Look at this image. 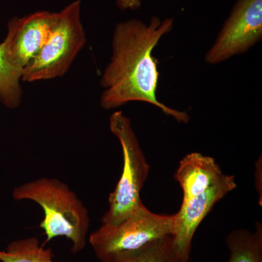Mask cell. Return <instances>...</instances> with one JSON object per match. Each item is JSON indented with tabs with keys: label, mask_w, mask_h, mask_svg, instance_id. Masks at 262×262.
Returning <instances> with one entry per match:
<instances>
[{
	"label": "cell",
	"mask_w": 262,
	"mask_h": 262,
	"mask_svg": "<svg viewBox=\"0 0 262 262\" xmlns=\"http://www.w3.org/2000/svg\"><path fill=\"white\" fill-rule=\"evenodd\" d=\"M223 175L214 158L192 152L181 160L174 177L182 188L184 201L206 192Z\"/></svg>",
	"instance_id": "cell-9"
},
{
	"label": "cell",
	"mask_w": 262,
	"mask_h": 262,
	"mask_svg": "<svg viewBox=\"0 0 262 262\" xmlns=\"http://www.w3.org/2000/svg\"><path fill=\"white\" fill-rule=\"evenodd\" d=\"M176 215L158 214L141 204L126 218L113 225H103L89 236V243L99 261L137 251L173 236Z\"/></svg>",
	"instance_id": "cell-5"
},
{
	"label": "cell",
	"mask_w": 262,
	"mask_h": 262,
	"mask_svg": "<svg viewBox=\"0 0 262 262\" xmlns=\"http://www.w3.org/2000/svg\"><path fill=\"white\" fill-rule=\"evenodd\" d=\"M99 262H189L174 246L173 236H167L137 251L120 253Z\"/></svg>",
	"instance_id": "cell-11"
},
{
	"label": "cell",
	"mask_w": 262,
	"mask_h": 262,
	"mask_svg": "<svg viewBox=\"0 0 262 262\" xmlns=\"http://www.w3.org/2000/svg\"><path fill=\"white\" fill-rule=\"evenodd\" d=\"M22 72L8 61L3 43L0 44V103L9 108L16 110L23 98Z\"/></svg>",
	"instance_id": "cell-13"
},
{
	"label": "cell",
	"mask_w": 262,
	"mask_h": 262,
	"mask_svg": "<svg viewBox=\"0 0 262 262\" xmlns=\"http://www.w3.org/2000/svg\"><path fill=\"white\" fill-rule=\"evenodd\" d=\"M228 262H262V226L256 222L254 232L235 229L227 236Z\"/></svg>",
	"instance_id": "cell-10"
},
{
	"label": "cell",
	"mask_w": 262,
	"mask_h": 262,
	"mask_svg": "<svg viewBox=\"0 0 262 262\" xmlns=\"http://www.w3.org/2000/svg\"><path fill=\"white\" fill-rule=\"evenodd\" d=\"M117 8L120 10H136L141 7V0H117Z\"/></svg>",
	"instance_id": "cell-14"
},
{
	"label": "cell",
	"mask_w": 262,
	"mask_h": 262,
	"mask_svg": "<svg viewBox=\"0 0 262 262\" xmlns=\"http://www.w3.org/2000/svg\"><path fill=\"white\" fill-rule=\"evenodd\" d=\"M255 178H256V189L260 196V206H261V184H260V181H261V158H258V161L256 163V171H255Z\"/></svg>",
	"instance_id": "cell-15"
},
{
	"label": "cell",
	"mask_w": 262,
	"mask_h": 262,
	"mask_svg": "<svg viewBox=\"0 0 262 262\" xmlns=\"http://www.w3.org/2000/svg\"><path fill=\"white\" fill-rule=\"evenodd\" d=\"M51 248H45L36 237L15 239L0 250V262H70L53 259Z\"/></svg>",
	"instance_id": "cell-12"
},
{
	"label": "cell",
	"mask_w": 262,
	"mask_h": 262,
	"mask_svg": "<svg viewBox=\"0 0 262 262\" xmlns=\"http://www.w3.org/2000/svg\"><path fill=\"white\" fill-rule=\"evenodd\" d=\"M262 37V0H237L205 59L217 64L246 53Z\"/></svg>",
	"instance_id": "cell-6"
},
{
	"label": "cell",
	"mask_w": 262,
	"mask_h": 262,
	"mask_svg": "<svg viewBox=\"0 0 262 262\" xmlns=\"http://www.w3.org/2000/svg\"><path fill=\"white\" fill-rule=\"evenodd\" d=\"M86 43L81 19V0H75L57 12L47 42L24 69L22 82H34L63 77Z\"/></svg>",
	"instance_id": "cell-4"
},
{
	"label": "cell",
	"mask_w": 262,
	"mask_h": 262,
	"mask_svg": "<svg viewBox=\"0 0 262 262\" xmlns=\"http://www.w3.org/2000/svg\"><path fill=\"white\" fill-rule=\"evenodd\" d=\"M237 187L234 176L224 173L206 192L188 201H182L176 213L174 246L183 257L190 259L193 237L196 229L217 202Z\"/></svg>",
	"instance_id": "cell-8"
},
{
	"label": "cell",
	"mask_w": 262,
	"mask_h": 262,
	"mask_svg": "<svg viewBox=\"0 0 262 262\" xmlns=\"http://www.w3.org/2000/svg\"><path fill=\"white\" fill-rule=\"evenodd\" d=\"M12 196L15 201H32L42 208L39 227L44 231L45 244L65 237L72 243V253L85 248L91 224L89 210L66 183L42 177L15 187Z\"/></svg>",
	"instance_id": "cell-2"
},
{
	"label": "cell",
	"mask_w": 262,
	"mask_h": 262,
	"mask_svg": "<svg viewBox=\"0 0 262 262\" xmlns=\"http://www.w3.org/2000/svg\"><path fill=\"white\" fill-rule=\"evenodd\" d=\"M56 16L57 12L40 10L10 19L6 37L2 43L14 68L23 73L24 69L47 42Z\"/></svg>",
	"instance_id": "cell-7"
},
{
	"label": "cell",
	"mask_w": 262,
	"mask_h": 262,
	"mask_svg": "<svg viewBox=\"0 0 262 262\" xmlns=\"http://www.w3.org/2000/svg\"><path fill=\"white\" fill-rule=\"evenodd\" d=\"M173 19L151 17L149 24L129 19L115 26L112 56L103 71V91L100 105L103 110L120 107L132 101L146 102L159 108L177 122L187 123L190 117L173 110L157 98L159 72L152 51L160 39L173 29Z\"/></svg>",
	"instance_id": "cell-1"
},
{
	"label": "cell",
	"mask_w": 262,
	"mask_h": 262,
	"mask_svg": "<svg viewBox=\"0 0 262 262\" xmlns=\"http://www.w3.org/2000/svg\"><path fill=\"white\" fill-rule=\"evenodd\" d=\"M110 129L118 139L123 166L115 189L110 194L108 208L101 224L113 225L126 218L142 204L140 192L149 173V165L141 149L130 119L121 111L110 117Z\"/></svg>",
	"instance_id": "cell-3"
}]
</instances>
